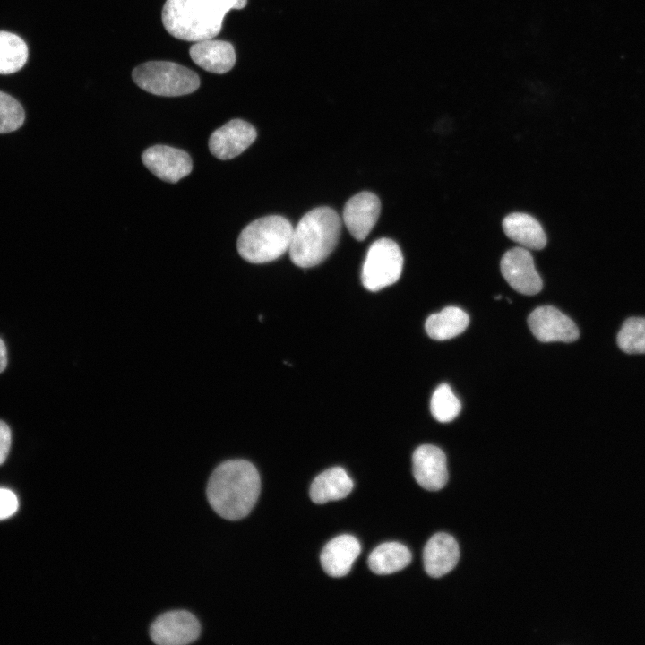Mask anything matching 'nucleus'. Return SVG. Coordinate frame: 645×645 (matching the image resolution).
I'll return each mask as SVG.
<instances>
[{
	"label": "nucleus",
	"mask_w": 645,
	"mask_h": 645,
	"mask_svg": "<svg viewBox=\"0 0 645 645\" xmlns=\"http://www.w3.org/2000/svg\"><path fill=\"white\" fill-rule=\"evenodd\" d=\"M261 480L256 468L245 460H230L211 473L206 488L213 511L228 520L247 516L259 497Z\"/></svg>",
	"instance_id": "1"
},
{
	"label": "nucleus",
	"mask_w": 645,
	"mask_h": 645,
	"mask_svg": "<svg viewBox=\"0 0 645 645\" xmlns=\"http://www.w3.org/2000/svg\"><path fill=\"white\" fill-rule=\"evenodd\" d=\"M246 4L247 0H167L162 22L175 38L197 42L218 35L226 13Z\"/></svg>",
	"instance_id": "2"
},
{
	"label": "nucleus",
	"mask_w": 645,
	"mask_h": 645,
	"mask_svg": "<svg viewBox=\"0 0 645 645\" xmlns=\"http://www.w3.org/2000/svg\"><path fill=\"white\" fill-rule=\"evenodd\" d=\"M340 228V217L333 209L318 207L308 211L293 230L288 249L291 261L302 268L318 265L334 250Z\"/></svg>",
	"instance_id": "3"
},
{
	"label": "nucleus",
	"mask_w": 645,
	"mask_h": 645,
	"mask_svg": "<svg viewBox=\"0 0 645 645\" xmlns=\"http://www.w3.org/2000/svg\"><path fill=\"white\" fill-rule=\"evenodd\" d=\"M294 228L284 217L270 215L252 221L240 233L237 251L252 263H263L288 251Z\"/></svg>",
	"instance_id": "4"
},
{
	"label": "nucleus",
	"mask_w": 645,
	"mask_h": 645,
	"mask_svg": "<svg viewBox=\"0 0 645 645\" xmlns=\"http://www.w3.org/2000/svg\"><path fill=\"white\" fill-rule=\"evenodd\" d=\"M132 77L141 89L158 96H183L195 91L200 86L197 73L168 61L142 64L133 71Z\"/></svg>",
	"instance_id": "5"
},
{
	"label": "nucleus",
	"mask_w": 645,
	"mask_h": 645,
	"mask_svg": "<svg viewBox=\"0 0 645 645\" xmlns=\"http://www.w3.org/2000/svg\"><path fill=\"white\" fill-rule=\"evenodd\" d=\"M402 267L403 256L399 245L389 238L378 239L370 245L363 264V286L375 292L392 285L400 279Z\"/></svg>",
	"instance_id": "6"
},
{
	"label": "nucleus",
	"mask_w": 645,
	"mask_h": 645,
	"mask_svg": "<svg viewBox=\"0 0 645 645\" xmlns=\"http://www.w3.org/2000/svg\"><path fill=\"white\" fill-rule=\"evenodd\" d=\"M201 634L198 619L185 610H173L159 615L151 624L150 636L158 645H186Z\"/></svg>",
	"instance_id": "7"
},
{
	"label": "nucleus",
	"mask_w": 645,
	"mask_h": 645,
	"mask_svg": "<svg viewBox=\"0 0 645 645\" xmlns=\"http://www.w3.org/2000/svg\"><path fill=\"white\" fill-rule=\"evenodd\" d=\"M500 268L503 277L517 292L538 294L543 287L530 253L522 246L508 250L502 257Z\"/></svg>",
	"instance_id": "8"
},
{
	"label": "nucleus",
	"mask_w": 645,
	"mask_h": 645,
	"mask_svg": "<svg viewBox=\"0 0 645 645\" xmlns=\"http://www.w3.org/2000/svg\"><path fill=\"white\" fill-rule=\"evenodd\" d=\"M528 324L533 335L542 342H572L580 335L575 322L551 305L536 308L529 315Z\"/></svg>",
	"instance_id": "9"
},
{
	"label": "nucleus",
	"mask_w": 645,
	"mask_h": 645,
	"mask_svg": "<svg viewBox=\"0 0 645 645\" xmlns=\"http://www.w3.org/2000/svg\"><path fill=\"white\" fill-rule=\"evenodd\" d=\"M142 159L152 174L168 183L178 182L189 175L193 168L188 153L167 145L148 148L143 151Z\"/></svg>",
	"instance_id": "10"
},
{
	"label": "nucleus",
	"mask_w": 645,
	"mask_h": 645,
	"mask_svg": "<svg viewBox=\"0 0 645 645\" xmlns=\"http://www.w3.org/2000/svg\"><path fill=\"white\" fill-rule=\"evenodd\" d=\"M255 128L242 119H233L215 130L209 139V149L213 156L226 160L245 150L256 138Z\"/></svg>",
	"instance_id": "11"
},
{
	"label": "nucleus",
	"mask_w": 645,
	"mask_h": 645,
	"mask_svg": "<svg viewBox=\"0 0 645 645\" xmlns=\"http://www.w3.org/2000/svg\"><path fill=\"white\" fill-rule=\"evenodd\" d=\"M381 211L379 198L371 192H361L345 204L342 219L351 236L363 241L378 220Z\"/></svg>",
	"instance_id": "12"
},
{
	"label": "nucleus",
	"mask_w": 645,
	"mask_h": 645,
	"mask_svg": "<svg viewBox=\"0 0 645 645\" xmlns=\"http://www.w3.org/2000/svg\"><path fill=\"white\" fill-rule=\"evenodd\" d=\"M412 469L417 484L429 491L442 489L448 480L446 456L434 445L425 444L415 450Z\"/></svg>",
	"instance_id": "13"
},
{
	"label": "nucleus",
	"mask_w": 645,
	"mask_h": 645,
	"mask_svg": "<svg viewBox=\"0 0 645 645\" xmlns=\"http://www.w3.org/2000/svg\"><path fill=\"white\" fill-rule=\"evenodd\" d=\"M460 557L459 545L455 538L443 532L432 536L423 551V562L426 573L439 578L451 572Z\"/></svg>",
	"instance_id": "14"
},
{
	"label": "nucleus",
	"mask_w": 645,
	"mask_h": 645,
	"mask_svg": "<svg viewBox=\"0 0 645 645\" xmlns=\"http://www.w3.org/2000/svg\"><path fill=\"white\" fill-rule=\"evenodd\" d=\"M361 546L353 536L343 534L330 540L323 547L320 561L323 571L331 577L347 575L359 555Z\"/></svg>",
	"instance_id": "15"
},
{
	"label": "nucleus",
	"mask_w": 645,
	"mask_h": 645,
	"mask_svg": "<svg viewBox=\"0 0 645 645\" xmlns=\"http://www.w3.org/2000/svg\"><path fill=\"white\" fill-rule=\"evenodd\" d=\"M192 60L202 69L225 73L236 63V52L231 43L212 39L195 42L189 50Z\"/></svg>",
	"instance_id": "16"
},
{
	"label": "nucleus",
	"mask_w": 645,
	"mask_h": 645,
	"mask_svg": "<svg viewBox=\"0 0 645 645\" xmlns=\"http://www.w3.org/2000/svg\"><path fill=\"white\" fill-rule=\"evenodd\" d=\"M505 235L520 246L528 249L541 250L546 245V236L540 223L532 216L514 212L503 220Z\"/></svg>",
	"instance_id": "17"
},
{
	"label": "nucleus",
	"mask_w": 645,
	"mask_h": 645,
	"mask_svg": "<svg viewBox=\"0 0 645 645\" xmlns=\"http://www.w3.org/2000/svg\"><path fill=\"white\" fill-rule=\"evenodd\" d=\"M353 480L341 467H333L319 474L312 482L310 498L317 504L345 498L353 489Z\"/></svg>",
	"instance_id": "18"
},
{
	"label": "nucleus",
	"mask_w": 645,
	"mask_h": 645,
	"mask_svg": "<svg viewBox=\"0 0 645 645\" xmlns=\"http://www.w3.org/2000/svg\"><path fill=\"white\" fill-rule=\"evenodd\" d=\"M469 323L466 312L456 306H448L431 314L425 328L428 336L436 340H445L462 333Z\"/></svg>",
	"instance_id": "19"
},
{
	"label": "nucleus",
	"mask_w": 645,
	"mask_h": 645,
	"mask_svg": "<svg viewBox=\"0 0 645 645\" xmlns=\"http://www.w3.org/2000/svg\"><path fill=\"white\" fill-rule=\"evenodd\" d=\"M412 555L399 542H386L375 547L368 557L370 570L378 575L394 573L409 564Z\"/></svg>",
	"instance_id": "20"
},
{
	"label": "nucleus",
	"mask_w": 645,
	"mask_h": 645,
	"mask_svg": "<svg viewBox=\"0 0 645 645\" xmlns=\"http://www.w3.org/2000/svg\"><path fill=\"white\" fill-rule=\"evenodd\" d=\"M28 47L16 34L0 30V74L22 69L28 59Z\"/></svg>",
	"instance_id": "21"
},
{
	"label": "nucleus",
	"mask_w": 645,
	"mask_h": 645,
	"mask_svg": "<svg viewBox=\"0 0 645 645\" xmlns=\"http://www.w3.org/2000/svg\"><path fill=\"white\" fill-rule=\"evenodd\" d=\"M460 408V400L448 384L443 383L435 389L431 398L430 410L437 421L442 423L452 421L459 415Z\"/></svg>",
	"instance_id": "22"
},
{
	"label": "nucleus",
	"mask_w": 645,
	"mask_h": 645,
	"mask_svg": "<svg viewBox=\"0 0 645 645\" xmlns=\"http://www.w3.org/2000/svg\"><path fill=\"white\" fill-rule=\"evenodd\" d=\"M617 343L625 353H645V318L630 317L625 320L618 332Z\"/></svg>",
	"instance_id": "23"
},
{
	"label": "nucleus",
	"mask_w": 645,
	"mask_h": 645,
	"mask_svg": "<svg viewBox=\"0 0 645 645\" xmlns=\"http://www.w3.org/2000/svg\"><path fill=\"white\" fill-rule=\"evenodd\" d=\"M25 120L23 108L11 95L0 91V133L19 129Z\"/></svg>",
	"instance_id": "24"
},
{
	"label": "nucleus",
	"mask_w": 645,
	"mask_h": 645,
	"mask_svg": "<svg viewBox=\"0 0 645 645\" xmlns=\"http://www.w3.org/2000/svg\"><path fill=\"white\" fill-rule=\"evenodd\" d=\"M18 507L19 502L16 494L9 489L0 487V520L13 516Z\"/></svg>",
	"instance_id": "25"
},
{
	"label": "nucleus",
	"mask_w": 645,
	"mask_h": 645,
	"mask_svg": "<svg viewBox=\"0 0 645 645\" xmlns=\"http://www.w3.org/2000/svg\"><path fill=\"white\" fill-rule=\"evenodd\" d=\"M11 430L9 426L0 420V465H2L9 453L11 446Z\"/></svg>",
	"instance_id": "26"
},
{
	"label": "nucleus",
	"mask_w": 645,
	"mask_h": 645,
	"mask_svg": "<svg viewBox=\"0 0 645 645\" xmlns=\"http://www.w3.org/2000/svg\"><path fill=\"white\" fill-rule=\"evenodd\" d=\"M7 365V351L4 342L0 339V373H2Z\"/></svg>",
	"instance_id": "27"
}]
</instances>
